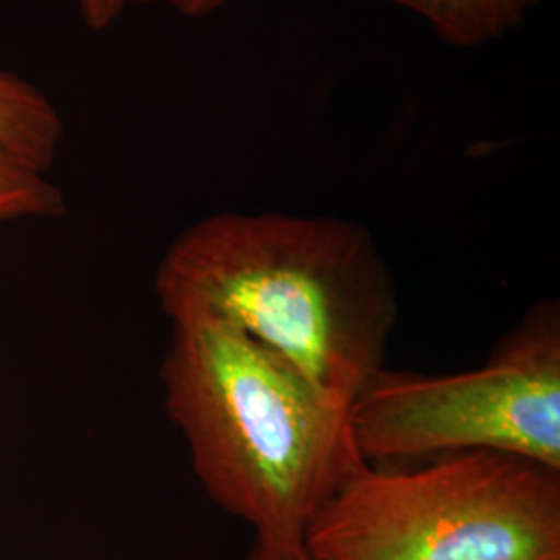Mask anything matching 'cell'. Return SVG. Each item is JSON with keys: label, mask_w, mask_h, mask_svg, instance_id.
<instances>
[{"label": "cell", "mask_w": 560, "mask_h": 560, "mask_svg": "<svg viewBox=\"0 0 560 560\" xmlns=\"http://www.w3.org/2000/svg\"><path fill=\"white\" fill-rule=\"evenodd\" d=\"M425 21L442 40L480 48L517 30L541 0H390Z\"/></svg>", "instance_id": "6"}, {"label": "cell", "mask_w": 560, "mask_h": 560, "mask_svg": "<svg viewBox=\"0 0 560 560\" xmlns=\"http://www.w3.org/2000/svg\"><path fill=\"white\" fill-rule=\"evenodd\" d=\"M65 138L59 108L32 81L0 69V152L48 173Z\"/></svg>", "instance_id": "5"}, {"label": "cell", "mask_w": 560, "mask_h": 560, "mask_svg": "<svg viewBox=\"0 0 560 560\" xmlns=\"http://www.w3.org/2000/svg\"><path fill=\"white\" fill-rule=\"evenodd\" d=\"M303 548L314 560H560V469L488 451L365 465Z\"/></svg>", "instance_id": "3"}, {"label": "cell", "mask_w": 560, "mask_h": 560, "mask_svg": "<svg viewBox=\"0 0 560 560\" xmlns=\"http://www.w3.org/2000/svg\"><path fill=\"white\" fill-rule=\"evenodd\" d=\"M80 2L81 20L88 27L102 32L120 15L117 0H78Z\"/></svg>", "instance_id": "9"}, {"label": "cell", "mask_w": 560, "mask_h": 560, "mask_svg": "<svg viewBox=\"0 0 560 560\" xmlns=\"http://www.w3.org/2000/svg\"><path fill=\"white\" fill-rule=\"evenodd\" d=\"M65 210V196L46 173L0 152V222L55 219Z\"/></svg>", "instance_id": "7"}, {"label": "cell", "mask_w": 560, "mask_h": 560, "mask_svg": "<svg viewBox=\"0 0 560 560\" xmlns=\"http://www.w3.org/2000/svg\"><path fill=\"white\" fill-rule=\"evenodd\" d=\"M368 465L504 453L560 469V312L541 301L488 361L428 376L382 368L349 402Z\"/></svg>", "instance_id": "4"}, {"label": "cell", "mask_w": 560, "mask_h": 560, "mask_svg": "<svg viewBox=\"0 0 560 560\" xmlns=\"http://www.w3.org/2000/svg\"><path fill=\"white\" fill-rule=\"evenodd\" d=\"M249 560H314L303 546H268L256 541Z\"/></svg>", "instance_id": "10"}, {"label": "cell", "mask_w": 560, "mask_h": 560, "mask_svg": "<svg viewBox=\"0 0 560 560\" xmlns=\"http://www.w3.org/2000/svg\"><path fill=\"white\" fill-rule=\"evenodd\" d=\"M162 386L203 490L260 544L303 546L312 521L368 465L349 405L222 322L173 324Z\"/></svg>", "instance_id": "2"}, {"label": "cell", "mask_w": 560, "mask_h": 560, "mask_svg": "<svg viewBox=\"0 0 560 560\" xmlns=\"http://www.w3.org/2000/svg\"><path fill=\"white\" fill-rule=\"evenodd\" d=\"M120 11L127 4H166L175 11H179L185 18H206L214 11H219L229 0H117Z\"/></svg>", "instance_id": "8"}, {"label": "cell", "mask_w": 560, "mask_h": 560, "mask_svg": "<svg viewBox=\"0 0 560 560\" xmlns=\"http://www.w3.org/2000/svg\"><path fill=\"white\" fill-rule=\"evenodd\" d=\"M156 295L173 324L222 322L345 405L386 368L399 320L376 241L335 217L210 214L166 249Z\"/></svg>", "instance_id": "1"}]
</instances>
